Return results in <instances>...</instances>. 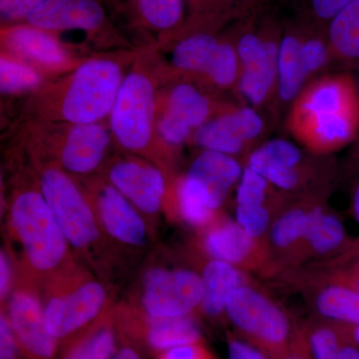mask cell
Listing matches in <instances>:
<instances>
[{"label":"cell","instance_id":"obj_1","mask_svg":"<svg viewBox=\"0 0 359 359\" xmlns=\"http://www.w3.org/2000/svg\"><path fill=\"white\" fill-rule=\"evenodd\" d=\"M136 51L92 56L62 76L47 80L28 101L30 121L90 124L111 111Z\"/></svg>","mask_w":359,"mask_h":359},{"label":"cell","instance_id":"obj_2","mask_svg":"<svg viewBox=\"0 0 359 359\" xmlns=\"http://www.w3.org/2000/svg\"><path fill=\"white\" fill-rule=\"evenodd\" d=\"M287 128L311 154L327 156L359 137V94L349 72L325 73L309 81L290 104Z\"/></svg>","mask_w":359,"mask_h":359},{"label":"cell","instance_id":"obj_3","mask_svg":"<svg viewBox=\"0 0 359 359\" xmlns=\"http://www.w3.org/2000/svg\"><path fill=\"white\" fill-rule=\"evenodd\" d=\"M162 79H167L166 68L156 59L154 50L136 51L108 118V126L115 143L125 152L151 161L167 174L175 151L158 133V96Z\"/></svg>","mask_w":359,"mask_h":359},{"label":"cell","instance_id":"obj_4","mask_svg":"<svg viewBox=\"0 0 359 359\" xmlns=\"http://www.w3.org/2000/svg\"><path fill=\"white\" fill-rule=\"evenodd\" d=\"M8 226L20 249L25 280L43 287L78 269L69 243L39 185L14 191L9 203Z\"/></svg>","mask_w":359,"mask_h":359},{"label":"cell","instance_id":"obj_5","mask_svg":"<svg viewBox=\"0 0 359 359\" xmlns=\"http://www.w3.org/2000/svg\"><path fill=\"white\" fill-rule=\"evenodd\" d=\"M27 146L30 154L52 161L75 179L97 176L105 168L112 133L104 122L67 124L29 121Z\"/></svg>","mask_w":359,"mask_h":359},{"label":"cell","instance_id":"obj_6","mask_svg":"<svg viewBox=\"0 0 359 359\" xmlns=\"http://www.w3.org/2000/svg\"><path fill=\"white\" fill-rule=\"evenodd\" d=\"M37 185L70 247L91 263L100 257L102 230L83 188L52 161L32 155Z\"/></svg>","mask_w":359,"mask_h":359},{"label":"cell","instance_id":"obj_7","mask_svg":"<svg viewBox=\"0 0 359 359\" xmlns=\"http://www.w3.org/2000/svg\"><path fill=\"white\" fill-rule=\"evenodd\" d=\"M42 287L45 325L59 344L74 341L108 311L109 290L79 268Z\"/></svg>","mask_w":359,"mask_h":359},{"label":"cell","instance_id":"obj_8","mask_svg":"<svg viewBox=\"0 0 359 359\" xmlns=\"http://www.w3.org/2000/svg\"><path fill=\"white\" fill-rule=\"evenodd\" d=\"M283 30L271 20L248 23L236 37L240 61L238 95L259 110L278 94V60Z\"/></svg>","mask_w":359,"mask_h":359},{"label":"cell","instance_id":"obj_9","mask_svg":"<svg viewBox=\"0 0 359 359\" xmlns=\"http://www.w3.org/2000/svg\"><path fill=\"white\" fill-rule=\"evenodd\" d=\"M226 313L245 339L269 358H278L289 348L294 332L287 314L250 283L231 292Z\"/></svg>","mask_w":359,"mask_h":359},{"label":"cell","instance_id":"obj_10","mask_svg":"<svg viewBox=\"0 0 359 359\" xmlns=\"http://www.w3.org/2000/svg\"><path fill=\"white\" fill-rule=\"evenodd\" d=\"M203 297L202 276L188 269L151 268L142 278L140 289L129 306L152 318L193 316Z\"/></svg>","mask_w":359,"mask_h":359},{"label":"cell","instance_id":"obj_11","mask_svg":"<svg viewBox=\"0 0 359 359\" xmlns=\"http://www.w3.org/2000/svg\"><path fill=\"white\" fill-rule=\"evenodd\" d=\"M226 103L208 95L188 80L173 81L158 96L157 129L160 138L173 151L190 143L192 136Z\"/></svg>","mask_w":359,"mask_h":359},{"label":"cell","instance_id":"obj_12","mask_svg":"<svg viewBox=\"0 0 359 359\" xmlns=\"http://www.w3.org/2000/svg\"><path fill=\"white\" fill-rule=\"evenodd\" d=\"M25 23L57 36L62 32H81L96 43L125 44L101 0H46Z\"/></svg>","mask_w":359,"mask_h":359},{"label":"cell","instance_id":"obj_13","mask_svg":"<svg viewBox=\"0 0 359 359\" xmlns=\"http://www.w3.org/2000/svg\"><path fill=\"white\" fill-rule=\"evenodd\" d=\"M1 53L32 66L49 79L62 76L86 58L75 55L59 36L28 25L1 26Z\"/></svg>","mask_w":359,"mask_h":359},{"label":"cell","instance_id":"obj_14","mask_svg":"<svg viewBox=\"0 0 359 359\" xmlns=\"http://www.w3.org/2000/svg\"><path fill=\"white\" fill-rule=\"evenodd\" d=\"M285 139L264 142L250 151L245 166L263 176L269 184L285 194L301 192L316 178L318 157Z\"/></svg>","mask_w":359,"mask_h":359},{"label":"cell","instance_id":"obj_15","mask_svg":"<svg viewBox=\"0 0 359 359\" xmlns=\"http://www.w3.org/2000/svg\"><path fill=\"white\" fill-rule=\"evenodd\" d=\"M82 182V188L103 233L126 247L144 248L148 245L150 233L143 214L103 175Z\"/></svg>","mask_w":359,"mask_h":359},{"label":"cell","instance_id":"obj_16","mask_svg":"<svg viewBox=\"0 0 359 359\" xmlns=\"http://www.w3.org/2000/svg\"><path fill=\"white\" fill-rule=\"evenodd\" d=\"M266 123L261 112L249 105L226 106L194 133L191 144L202 150L237 157L249 154L261 139Z\"/></svg>","mask_w":359,"mask_h":359},{"label":"cell","instance_id":"obj_17","mask_svg":"<svg viewBox=\"0 0 359 359\" xmlns=\"http://www.w3.org/2000/svg\"><path fill=\"white\" fill-rule=\"evenodd\" d=\"M102 175L145 216H155L165 207L169 178L151 161L126 153L110 161Z\"/></svg>","mask_w":359,"mask_h":359},{"label":"cell","instance_id":"obj_18","mask_svg":"<svg viewBox=\"0 0 359 359\" xmlns=\"http://www.w3.org/2000/svg\"><path fill=\"white\" fill-rule=\"evenodd\" d=\"M9 297L7 316L26 359H55L59 341L45 325L36 285L21 278Z\"/></svg>","mask_w":359,"mask_h":359},{"label":"cell","instance_id":"obj_19","mask_svg":"<svg viewBox=\"0 0 359 359\" xmlns=\"http://www.w3.org/2000/svg\"><path fill=\"white\" fill-rule=\"evenodd\" d=\"M200 247L210 259H218L247 271L269 264V248L263 240L248 235L231 219L218 217L202 229Z\"/></svg>","mask_w":359,"mask_h":359},{"label":"cell","instance_id":"obj_20","mask_svg":"<svg viewBox=\"0 0 359 359\" xmlns=\"http://www.w3.org/2000/svg\"><path fill=\"white\" fill-rule=\"evenodd\" d=\"M116 327L126 339L140 342L151 353H161L174 347L202 342V334L193 316L178 318H152L122 309Z\"/></svg>","mask_w":359,"mask_h":359},{"label":"cell","instance_id":"obj_21","mask_svg":"<svg viewBox=\"0 0 359 359\" xmlns=\"http://www.w3.org/2000/svg\"><path fill=\"white\" fill-rule=\"evenodd\" d=\"M243 171L244 167L237 158L202 150L179 180L210 209L218 212L229 192L238 185Z\"/></svg>","mask_w":359,"mask_h":359},{"label":"cell","instance_id":"obj_22","mask_svg":"<svg viewBox=\"0 0 359 359\" xmlns=\"http://www.w3.org/2000/svg\"><path fill=\"white\" fill-rule=\"evenodd\" d=\"M171 40L175 41L171 60L169 65H165L168 79L200 83L221 40L217 30H192L181 33Z\"/></svg>","mask_w":359,"mask_h":359},{"label":"cell","instance_id":"obj_23","mask_svg":"<svg viewBox=\"0 0 359 359\" xmlns=\"http://www.w3.org/2000/svg\"><path fill=\"white\" fill-rule=\"evenodd\" d=\"M203 297L200 311L209 318L226 313V304L231 292L250 283L249 276L233 264L209 259L203 269Z\"/></svg>","mask_w":359,"mask_h":359},{"label":"cell","instance_id":"obj_24","mask_svg":"<svg viewBox=\"0 0 359 359\" xmlns=\"http://www.w3.org/2000/svg\"><path fill=\"white\" fill-rule=\"evenodd\" d=\"M304 26H290L283 29L278 60V102L289 105L294 102L309 83L301 55Z\"/></svg>","mask_w":359,"mask_h":359},{"label":"cell","instance_id":"obj_25","mask_svg":"<svg viewBox=\"0 0 359 359\" xmlns=\"http://www.w3.org/2000/svg\"><path fill=\"white\" fill-rule=\"evenodd\" d=\"M349 244L339 217L316 201L301 250L309 256L327 257L340 254Z\"/></svg>","mask_w":359,"mask_h":359},{"label":"cell","instance_id":"obj_26","mask_svg":"<svg viewBox=\"0 0 359 359\" xmlns=\"http://www.w3.org/2000/svg\"><path fill=\"white\" fill-rule=\"evenodd\" d=\"M135 22L150 32L171 39L185 25L187 0H128Z\"/></svg>","mask_w":359,"mask_h":359},{"label":"cell","instance_id":"obj_27","mask_svg":"<svg viewBox=\"0 0 359 359\" xmlns=\"http://www.w3.org/2000/svg\"><path fill=\"white\" fill-rule=\"evenodd\" d=\"M316 200L306 199L285 205L273 219L269 236L271 247L282 254H299Z\"/></svg>","mask_w":359,"mask_h":359},{"label":"cell","instance_id":"obj_28","mask_svg":"<svg viewBox=\"0 0 359 359\" xmlns=\"http://www.w3.org/2000/svg\"><path fill=\"white\" fill-rule=\"evenodd\" d=\"M334 61L346 67L359 63V0H351L327 27Z\"/></svg>","mask_w":359,"mask_h":359},{"label":"cell","instance_id":"obj_29","mask_svg":"<svg viewBox=\"0 0 359 359\" xmlns=\"http://www.w3.org/2000/svg\"><path fill=\"white\" fill-rule=\"evenodd\" d=\"M351 327L328 320L311 328L306 337L313 359H359Z\"/></svg>","mask_w":359,"mask_h":359},{"label":"cell","instance_id":"obj_30","mask_svg":"<svg viewBox=\"0 0 359 359\" xmlns=\"http://www.w3.org/2000/svg\"><path fill=\"white\" fill-rule=\"evenodd\" d=\"M117 327L113 318H104L67 346L62 359H112L116 354Z\"/></svg>","mask_w":359,"mask_h":359},{"label":"cell","instance_id":"obj_31","mask_svg":"<svg viewBox=\"0 0 359 359\" xmlns=\"http://www.w3.org/2000/svg\"><path fill=\"white\" fill-rule=\"evenodd\" d=\"M318 313L335 323L359 327V292L328 283L316 297Z\"/></svg>","mask_w":359,"mask_h":359},{"label":"cell","instance_id":"obj_32","mask_svg":"<svg viewBox=\"0 0 359 359\" xmlns=\"http://www.w3.org/2000/svg\"><path fill=\"white\" fill-rule=\"evenodd\" d=\"M238 77L240 61L236 47V39L221 37L211 62L199 84L207 88L226 91L237 89Z\"/></svg>","mask_w":359,"mask_h":359},{"label":"cell","instance_id":"obj_33","mask_svg":"<svg viewBox=\"0 0 359 359\" xmlns=\"http://www.w3.org/2000/svg\"><path fill=\"white\" fill-rule=\"evenodd\" d=\"M47 82L43 74L18 59L1 53L0 57V91L6 96L32 94Z\"/></svg>","mask_w":359,"mask_h":359},{"label":"cell","instance_id":"obj_34","mask_svg":"<svg viewBox=\"0 0 359 359\" xmlns=\"http://www.w3.org/2000/svg\"><path fill=\"white\" fill-rule=\"evenodd\" d=\"M190 14L178 33L198 29L217 30L233 13V7L247 0H187Z\"/></svg>","mask_w":359,"mask_h":359},{"label":"cell","instance_id":"obj_35","mask_svg":"<svg viewBox=\"0 0 359 359\" xmlns=\"http://www.w3.org/2000/svg\"><path fill=\"white\" fill-rule=\"evenodd\" d=\"M328 283L344 285L359 292V240L351 242L334 259L330 266Z\"/></svg>","mask_w":359,"mask_h":359},{"label":"cell","instance_id":"obj_36","mask_svg":"<svg viewBox=\"0 0 359 359\" xmlns=\"http://www.w3.org/2000/svg\"><path fill=\"white\" fill-rule=\"evenodd\" d=\"M278 212L266 205H236V222L250 237L264 240Z\"/></svg>","mask_w":359,"mask_h":359},{"label":"cell","instance_id":"obj_37","mask_svg":"<svg viewBox=\"0 0 359 359\" xmlns=\"http://www.w3.org/2000/svg\"><path fill=\"white\" fill-rule=\"evenodd\" d=\"M46 0H0V23L8 26L23 23Z\"/></svg>","mask_w":359,"mask_h":359},{"label":"cell","instance_id":"obj_38","mask_svg":"<svg viewBox=\"0 0 359 359\" xmlns=\"http://www.w3.org/2000/svg\"><path fill=\"white\" fill-rule=\"evenodd\" d=\"M351 0H306V7L316 26L327 29L334 20Z\"/></svg>","mask_w":359,"mask_h":359},{"label":"cell","instance_id":"obj_39","mask_svg":"<svg viewBox=\"0 0 359 359\" xmlns=\"http://www.w3.org/2000/svg\"><path fill=\"white\" fill-rule=\"evenodd\" d=\"M0 359H26L4 309L0 316Z\"/></svg>","mask_w":359,"mask_h":359},{"label":"cell","instance_id":"obj_40","mask_svg":"<svg viewBox=\"0 0 359 359\" xmlns=\"http://www.w3.org/2000/svg\"><path fill=\"white\" fill-rule=\"evenodd\" d=\"M156 359H217L204 341L177 346L158 354Z\"/></svg>","mask_w":359,"mask_h":359},{"label":"cell","instance_id":"obj_41","mask_svg":"<svg viewBox=\"0 0 359 359\" xmlns=\"http://www.w3.org/2000/svg\"><path fill=\"white\" fill-rule=\"evenodd\" d=\"M228 353L230 359H271L257 346L233 337H229Z\"/></svg>","mask_w":359,"mask_h":359},{"label":"cell","instance_id":"obj_42","mask_svg":"<svg viewBox=\"0 0 359 359\" xmlns=\"http://www.w3.org/2000/svg\"><path fill=\"white\" fill-rule=\"evenodd\" d=\"M13 283V261L9 259L6 250H1L0 254V299L1 304L6 301L7 297H11V292Z\"/></svg>","mask_w":359,"mask_h":359},{"label":"cell","instance_id":"obj_43","mask_svg":"<svg viewBox=\"0 0 359 359\" xmlns=\"http://www.w3.org/2000/svg\"><path fill=\"white\" fill-rule=\"evenodd\" d=\"M276 359H313L306 334L302 332H294L289 348Z\"/></svg>","mask_w":359,"mask_h":359},{"label":"cell","instance_id":"obj_44","mask_svg":"<svg viewBox=\"0 0 359 359\" xmlns=\"http://www.w3.org/2000/svg\"><path fill=\"white\" fill-rule=\"evenodd\" d=\"M113 359H141L137 351L133 347L129 346H122L119 351L116 353Z\"/></svg>","mask_w":359,"mask_h":359},{"label":"cell","instance_id":"obj_45","mask_svg":"<svg viewBox=\"0 0 359 359\" xmlns=\"http://www.w3.org/2000/svg\"><path fill=\"white\" fill-rule=\"evenodd\" d=\"M351 209H353V214L354 219L359 224V178L354 186L353 193V200H351Z\"/></svg>","mask_w":359,"mask_h":359},{"label":"cell","instance_id":"obj_46","mask_svg":"<svg viewBox=\"0 0 359 359\" xmlns=\"http://www.w3.org/2000/svg\"><path fill=\"white\" fill-rule=\"evenodd\" d=\"M356 82H358V89L359 94V77L356 78ZM353 161L354 164L358 165L359 166V137L358 140L355 141V143L353 144Z\"/></svg>","mask_w":359,"mask_h":359},{"label":"cell","instance_id":"obj_47","mask_svg":"<svg viewBox=\"0 0 359 359\" xmlns=\"http://www.w3.org/2000/svg\"><path fill=\"white\" fill-rule=\"evenodd\" d=\"M351 334L355 344L359 346V327H351Z\"/></svg>","mask_w":359,"mask_h":359},{"label":"cell","instance_id":"obj_48","mask_svg":"<svg viewBox=\"0 0 359 359\" xmlns=\"http://www.w3.org/2000/svg\"><path fill=\"white\" fill-rule=\"evenodd\" d=\"M354 69L359 71V63H358V66H356V67L354 68Z\"/></svg>","mask_w":359,"mask_h":359},{"label":"cell","instance_id":"obj_49","mask_svg":"<svg viewBox=\"0 0 359 359\" xmlns=\"http://www.w3.org/2000/svg\"><path fill=\"white\" fill-rule=\"evenodd\" d=\"M101 1L104 2V1H105V0H101Z\"/></svg>","mask_w":359,"mask_h":359}]
</instances>
